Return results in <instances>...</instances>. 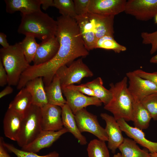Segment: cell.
Wrapping results in <instances>:
<instances>
[{
	"instance_id": "obj_9",
	"label": "cell",
	"mask_w": 157,
	"mask_h": 157,
	"mask_svg": "<svg viewBox=\"0 0 157 157\" xmlns=\"http://www.w3.org/2000/svg\"><path fill=\"white\" fill-rule=\"evenodd\" d=\"M124 12L137 20H149L157 15V0H129Z\"/></svg>"
},
{
	"instance_id": "obj_44",
	"label": "cell",
	"mask_w": 157,
	"mask_h": 157,
	"mask_svg": "<svg viewBox=\"0 0 157 157\" xmlns=\"http://www.w3.org/2000/svg\"><path fill=\"white\" fill-rule=\"evenodd\" d=\"M150 157H157V152L150 153Z\"/></svg>"
},
{
	"instance_id": "obj_37",
	"label": "cell",
	"mask_w": 157,
	"mask_h": 157,
	"mask_svg": "<svg viewBox=\"0 0 157 157\" xmlns=\"http://www.w3.org/2000/svg\"><path fill=\"white\" fill-rule=\"evenodd\" d=\"M67 87L77 91L83 94H86L89 96L95 97L93 91L89 88L84 85V84L78 85H73L68 86Z\"/></svg>"
},
{
	"instance_id": "obj_11",
	"label": "cell",
	"mask_w": 157,
	"mask_h": 157,
	"mask_svg": "<svg viewBox=\"0 0 157 157\" xmlns=\"http://www.w3.org/2000/svg\"><path fill=\"white\" fill-rule=\"evenodd\" d=\"M126 0H90L88 12L115 16L124 12Z\"/></svg>"
},
{
	"instance_id": "obj_29",
	"label": "cell",
	"mask_w": 157,
	"mask_h": 157,
	"mask_svg": "<svg viewBox=\"0 0 157 157\" xmlns=\"http://www.w3.org/2000/svg\"><path fill=\"white\" fill-rule=\"evenodd\" d=\"M19 43L26 60L30 63L33 61L39 44L36 42L35 37L29 35H26Z\"/></svg>"
},
{
	"instance_id": "obj_10",
	"label": "cell",
	"mask_w": 157,
	"mask_h": 157,
	"mask_svg": "<svg viewBox=\"0 0 157 157\" xmlns=\"http://www.w3.org/2000/svg\"><path fill=\"white\" fill-rule=\"evenodd\" d=\"M67 104L75 115L77 112L90 105L101 106L102 103L95 97L88 96L67 87L62 88Z\"/></svg>"
},
{
	"instance_id": "obj_43",
	"label": "cell",
	"mask_w": 157,
	"mask_h": 157,
	"mask_svg": "<svg viewBox=\"0 0 157 157\" xmlns=\"http://www.w3.org/2000/svg\"><path fill=\"white\" fill-rule=\"evenodd\" d=\"M150 62L152 63H157V54L151 58Z\"/></svg>"
},
{
	"instance_id": "obj_45",
	"label": "cell",
	"mask_w": 157,
	"mask_h": 157,
	"mask_svg": "<svg viewBox=\"0 0 157 157\" xmlns=\"http://www.w3.org/2000/svg\"><path fill=\"white\" fill-rule=\"evenodd\" d=\"M113 157H122L121 153H118L117 154H115Z\"/></svg>"
},
{
	"instance_id": "obj_15",
	"label": "cell",
	"mask_w": 157,
	"mask_h": 157,
	"mask_svg": "<svg viewBox=\"0 0 157 157\" xmlns=\"http://www.w3.org/2000/svg\"><path fill=\"white\" fill-rule=\"evenodd\" d=\"M117 122L122 131L127 136L147 149L150 153L157 152V142L147 139L142 130L130 126L123 119H118Z\"/></svg>"
},
{
	"instance_id": "obj_1",
	"label": "cell",
	"mask_w": 157,
	"mask_h": 157,
	"mask_svg": "<svg viewBox=\"0 0 157 157\" xmlns=\"http://www.w3.org/2000/svg\"><path fill=\"white\" fill-rule=\"evenodd\" d=\"M56 36L59 44L54 57L44 64L49 72L55 74L62 66L71 63L79 57H85L89 54L80 34L75 19L61 15L57 18Z\"/></svg>"
},
{
	"instance_id": "obj_4",
	"label": "cell",
	"mask_w": 157,
	"mask_h": 157,
	"mask_svg": "<svg viewBox=\"0 0 157 157\" xmlns=\"http://www.w3.org/2000/svg\"><path fill=\"white\" fill-rule=\"evenodd\" d=\"M0 57L8 74V84L17 86L22 74L30 65L26 60L20 43L0 49Z\"/></svg>"
},
{
	"instance_id": "obj_40",
	"label": "cell",
	"mask_w": 157,
	"mask_h": 157,
	"mask_svg": "<svg viewBox=\"0 0 157 157\" xmlns=\"http://www.w3.org/2000/svg\"><path fill=\"white\" fill-rule=\"evenodd\" d=\"M6 35L4 33H0V44L3 48H6L10 45L7 42Z\"/></svg>"
},
{
	"instance_id": "obj_32",
	"label": "cell",
	"mask_w": 157,
	"mask_h": 157,
	"mask_svg": "<svg viewBox=\"0 0 157 157\" xmlns=\"http://www.w3.org/2000/svg\"><path fill=\"white\" fill-rule=\"evenodd\" d=\"M3 144L6 148L10 152L13 153L17 157H60L59 154L56 151H54L43 156H40L36 153L24 151L15 147L13 144L6 143L3 138Z\"/></svg>"
},
{
	"instance_id": "obj_27",
	"label": "cell",
	"mask_w": 157,
	"mask_h": 157,
	"mask_svg": "<svg viewBox=\"0 0 157 157\" xmlns=\"http://www.w3.org/2000/svg\"><path fill=\"white\" fill-rule=\"evenodd\" d=\"M93 91L95 97L100 100L104 105L107 104L112 98V93L103 86L102 78L98 77L92 81L83 84Z\"/></svg>"
},
{
	"instance_id": "obj_20",
	"label": "cell",
	"mask_w": 157,
	"mask_h": 157,
	"mask_svg": "<svg viewBox=\"0 0 157 157\" xmlns=\"http://www.w3.org/2000/svg\"><path fill=\"white\" fill-rule=\"evenodd\" d=\"M25 87L32 96V104L41 108L49 104L42 77L29 81Z\"/></svg>"
},
{
	"instance_id": "obj_18",
	"label": "cell",
	"mask_w": 157,
	"mask_h": 157,
	"mask_svg": "<svg viewBox=\"0 0 157 157\" xmlns=\"http://www.w3.org/2000/svg\"><path fill=\"white\" fill-rule=\"evenodd\" d=\"M92 22L97 40L105 35L114 36V16L106 15L88 13Z\"/></svg>"
},
{
	"instance_id": "obj_35",
	"label": "cell",
	"mask_w": 157,
	"mask_h": 157,
	"mask_svg": "<svg viewBox=\"0 0 157 157\" xmlns=\"http://www.w3.org/2000/svg\"><path fill=\"white\" fill-rule=\"evenodd\" d=\"M90 1V0H73L77 16H84L87 14Z\"/></svg>"
},
{
	"instance_id": "obj_46",
	"label": "cell",
	"mask_w": 157,
	"mask_h": 157,
	"mask_svg": "<svg viewBox=\"0 0 157 157\" xmlns=\"http://www.w3.org/2000/svg\"><path fill=\"white\" fill-rule=\"evenodd\" d=\"M154 20L155 23L157 24V15L154 17Z\"/></svg>"
},
{
	"instance_id": "obj_39",
	"label": "cell",
	"mask_w": 157,
	"mask_h": 157,
	"mask_svg": "<svg viewBox=\"0 0 157 157\" xmlns=\"http://www.w3.org/2000/svg\"><path fill=\"white\" fill-rule=\"evenodd\" d=\"M3 138H0V157H11L6 150L2 142Z\"/></svg>"
},
{
	"instance_id": "obj_34",
	"label": "cell",
	"mask_w": 157,
	"mask_h": 157,
	"mask_svg": "<svg viewBox=\"0 0 157 157\" xmlns=\"http://www.w3.org/2000/svg\"><path fill=\"white\" fill-rule=\"evenodd\" d=\"M141 36L142 38L143 44H151L150 53L152 54L154 53L157 51V30L151 33L142 32Z\"/></svg>"
},
{
	"instance_id": "obj_33",
	"label": "cell",
	"mask_w": 157,
	"mask_h": 157,
	"mask_svg": "<svg viewBox=\"0 0 157 157\" xmlns=\"http://www.w3.org/2000/svg\"><path fill=\"white\" fill-rule=\"evenodd\" d=\"M141 102L147 109L154 120H157V93L144 98Z\"/></svg>"
},
{
	"instance_id": "obj_26",
	"label": "cell",
	"mask_w": 157,
	"mask_h": 157,
	"mask_svg": "<svg viewBox=\"0 0 157 157\" xmlns=\"http://www.w3.org/2000/svg\"><path fill=\"white\" fill-rule=\"evenodd\" d=\"M133 140L124 138L118 149L122 157H150V153L146 149H141Z\"/></svg>"
},
{
	"instance_id": "obj_14",
	"label": "cell",
	"mask_w": 157,
	"mask_h": 157,
	"mask_svg": "<svg viewBox=\"0 0 157 157\" xmlns=\"http://www.w3.org/2000/svg\"><path fill=\"white\" fill-rule=\"evenodd\" d=\"M100 116L106 123L105 129L108 138L107 147L114 154L124 141L122 131L113 116L105 113H101Z\"/></svg>"
},
{
	"instance_id": "obj_19",
	"label": "cell",
	"mask_w": 157,
	"mask_h": 157,
	"mask_svg": "<svg viewBox=\"0 0 157 157\" xmlns=\"http://www.w3.org/2000/svg\"><path fill=\"white\" fill-rule=\"evenodd\" d=\"M24 115L8 108L3 121L4 135L10 139L17 141Z\"/></svg>"
},
{
	"instance_id": "obj_36",
	"label": "cell",
	"mask_w": 157,
	"mask_h": 157,
	"mask_svg": "<svg viewBox=\"0 0 157 157\" xmlns=\"http://www.w3.org/2000/svg\"><path fill=\"white\" fill-rule=\"evenodd\" d=\"M133 71L140 77L151 81L157 86V71L149 73L141 69H136Z\"/></svg>"
},
{
	"instance_id": "obj_8",
	"label": "cell",
	"mask_w": 157,
	"mask_h": 157,
	"mask_svg": "<svg viewBox=\"0 0 157 157\" xmlns=\"http://www.w3.org/2000/svg\"><path fill=\"white\" fill-rule=\"evenodd\" d=\"M129 79V92L134 102H141L146 97L157 93V86L151 81L140 77L133 71L126 74Z\"/></svg>"
},
{
	"instance_id": "obj_41",
	"label": "cell",
	"mask_w": 157,
	"mask_h": 157,
	"mask_svg": "<svg viewBox=\"0 0 157 157\" xmlns=\"http://www.w3.org/2000/svg\"><path fill=\"white\" fill-rule=\"evenodd\" d=\"M13 91V89L12 87L8 85L0 92V98L1 99L7 95L11 94Z\"/></svg>"
},
{
	"instance_id": "obj_6",
	"label": "cell",
	"mask_w": 157,
	"mask_h": 157,
	"mask_svg": "<svg viewBox=\"0 0 157 157\" xmlns=\"http://www.w3.org/2000/svg\"><path fill=\"white\" fill-rule=\"evenodd\" d=\"M55 75L59 78L62 88L79 84L84 78L92 76L93 73L80 58L73 61L69 66H62Z\"/></svg>"
},
{
	"instance_id": "obj_25",
	"label": "cell",
	"mask_w": 157,
	"mask_h": 157,
	"mask_svg": "<svg viewBox=\"0 0 157 157\" xmlns=\"http://www.w3.org/2000/svg\"><path fill=\"white\" fill-rule=\"evenodd\" d=\"M32 104V96L24 87L20 90L13 100L10 102L8 108L24 115Z\"/></svg>"
},
{
	"instance_id": "obj_38",
	"label": "cell",
	"mask_w": 157,
	"mask_h": 157,
	"mask_svg": "<svg viewBox=\"0 0 157 157\" xmlns=\"http://www.w3.org/2000/svg\"><path fill=\"white\" fill-rule=\"evenodd\" d=\"M7 84H8V74L0 60V86L3 87Z\"/></svg>"
},
{
	"instance_id": "obj_3",
	"label": "cell",
	"mask_w": 157,
	"mask_h": 157,
	"mask_svg": "<svg viewBox=\"0 0 157 157\" xmlns=\"http://www.w3.org/2000/svg\"><path fill=\"white\" fill-rule=\"evenodd\" d=\"M127 80L126 76L119 82L109 85L112 98L104 108L111 113L117 121L123 119L126 122L132 121L133 101L128 90Z\"/></svg>"
},
{
	"instance_id": "obj_7",
	"label": "cell",
	"mask_w": 157,
	"mask_h": 157,
	"mask_svg": "<svg viewBox=\"0 0 157 157\" xmlns=\"http://www.w3.org/2000/svg\"><path fill=\"white\" fill-rule=\"evenodd\" d=\"M74 115L78 127L81 133L88 132L99 140L108 141V136L105 129L99 124L97 116L90 113L85 108L77 112Z\"/></svg>"
},
{
	"instance_id": "obj_2",
	"label": "cell",
	"mask_w": 157,
	"mask_h": 157,
	"mask_svg": "<svg viewBox=\"0 0 157 157\" xmlns=\"http://www.w3.org/2000/svg\"><path fill=\"white\" fill-rule=\"evenodd\" d=\"M21 16L17 30L19 34L32 35L42 41L56 36L57 22L47 14L40 10Z\"/></svg>"
},
{
	"instance_id": "obj_12",
	"label": "cell",
	"mask_w": 157,
	"mask_h": 157,
	"mask_svg": "<svg viewBox=\"0 0 157 157\" xmlns=\"http://www.w3.org/2000/svg\"><path fill=\"white\" fill-rule=\"evenodd\" d=\"M41 108L42 131H57L63 128L61 107L48 104Z\"/></svg>"
},
{
	"instance_id": "obj_24",
	"label": "cell",
	"mask_w": 157,
	"mask_h": 157,
	"mask_svg": "<svg viewBox=\"0 0 157 157\" xmlns=\"http://www.w3.org/2000/svg\"><path fill=\"white\" fill-rule=\"evenodd\" d=\"M152 117L141 102H133L132 121L135 127L142 130L149 126Z\"/></svg>"
},
{
	"instance_id": "obj_13",
	"label": "cell",
	"mask_w": 157,
	"mask_h": 157,
	"mask_svg": "<svg viewBox=\"0 0 157 157\" xmlns=\"http://www.w3.org/2000/svg\"><path fill=\"white\" fill-rule=\"evenodd\" d=\"M68 131L65 128L57 131H42L31 143L23 147L22 150L36 153L42 149L51 147L60 137Z\"/></svg>"
},
{
	"instance_id": "obj_23",
	"label": "cell",
	"mask_w": 157,
	"mask_h": 157,
	"mask_svg": "<svg viewBox=\"0 0 157 157\" xmlns=\"http://www.w3.org/2000/svg\"><path fill=\"white\" fill-rule=\"evenodd\" d=\"M45 89L48 104L61 108L67 102L63 97L60 80L56 75L50 84L45 86Z\"/></svg>"
},
{
	"instance_id": "obj_21",
	"label": "cell",
	"mask_w": 157,
	"mask_h": 157,
	"mask_svg": "<svg viewBox=\"0 0 157 157\" xmlns=\"http://www.w3.org/2000/svg\"><path fill=\"white\" fill-rule=\"evenodd\" d=\"M6 10L12 14L20 11L21 14H27L41 10V0H5Z\"/></svg>"
},
{
	"instance_id": "obj_16",
	"label": "cell",
	"mask_w": 157,
	"mask_h": 157,
	"mask_svg": "<svg viewBox=\"0 0 157 157\" xmlns=\"http://www.w3.org/2000/svg\"><path fill=\"white\" fill-rule=\"evenodd\" d=\"M59 47V43L56 36L42 41L39 44L33 61V65H40L51 60L57 53Z\"/></svg>"
},
{
	"instance_id": "obj_28",
	"label": "cell",
	"mask_w": 157,
	"mask_h": 157,
	"mask_svg": "<svg viewBox=\"0 0 157 157\" xmlns=\"http://www.w3.org/2000/svg\"><path fill=\"white\" fill-rule=\"evenodd\" d=\"M108 149L105 141L94 139L88 144L87 150L88 157H110Z\"/></svg>"
},
{
	"instance_id": "obj_30",
	"label": "cell",
	"mask_w": 157,
	"mask_h": 157,
	"mask_svg": "<svg viewBox=\"0 0 157 157\" xmlns=\"http://www.w3.org/2000/svg\"><path fill=\"white\" fill-rule=\"evenodd\" d=\"M114 36L105 35L98 39L95 49L101 48L112 50L116 53H119L126 50V47L118 43L114 39Z\"/></svg>"
},
{
	"instance_id": "obj_31",
	"label": "cell",
	"mask_w": 157,
	"mask_h": 157,
	"mask_svg": "<svg viewBox=\"0 0 157 157\" xmlns=\"http://www.w3.org/2000/svg\"><path fill=\"white\" fill-rule=\"evenodd\" d=\"M53 7L58 9L61 15L75 19L76 13L73 0H54Z\"/></svg>"
},
{
	"instance_id": "obj_5",
	"label": "cell",
	"mask_w": 157,
	"mask_h": 157,
	"mask_svg": "<svg viewBox=\"0 0 157 157\" xmlns=\"http://www.w3.org/2000/svg\"><path fill=\"white\" fill-rule=\"evenodd\" d=\"M42 131L40 107L32 104L24 114L17 140L22 148L32 142Z\"/></svg>"
},
{
	"instance_id": "obj_17",
	"label": "cell",
	"mask_w": 157,
	"mask_h": 157,
	"mask_svg": "<svg viewBox=\"0 0 157 157\" xmlns=\"http://www.w3.org/2000/svg\"><path fill=\"white\" fill-rule=\"evenodd\" d=\"M75 19L78 24L80 34L87 49L88 51L95 49L97 39L92 21L87 14L84 16H77Z\"/></svg>"
},
{
	"instance_id": "obj_22",
	"label": "cell",
	"mask_w": 157,
	"mask_h": 157,
	"mask_svg": "<svg viewBox=\"0 0 157 157\" xmlns=\"http://www.w3.org/2000/svg\"><path fill=\"white\" fill-rule=\"evenodd\" d=\"M62 108V118L63 126L68 132L72 133L81 145L87 143L85 137L83 135L78 127L75 115L67 104Z\"/></svg>"
},
{
	"instance_id": "obj_42",
	"label": "cell",
	"mask_w": 157,
	"mask_h": 157,
	"mask_svg": "<svg viewBox=\"0 0 157 157\" xmlns=\"http://www.w3.org/2000/svg\"><path fill=\"white\" fill-rule=\"evenodd\" d=\"M41 1L42 8L44 10H46L50 7L53 6V0H41Z\"/></svg>"
}]
</instances>
